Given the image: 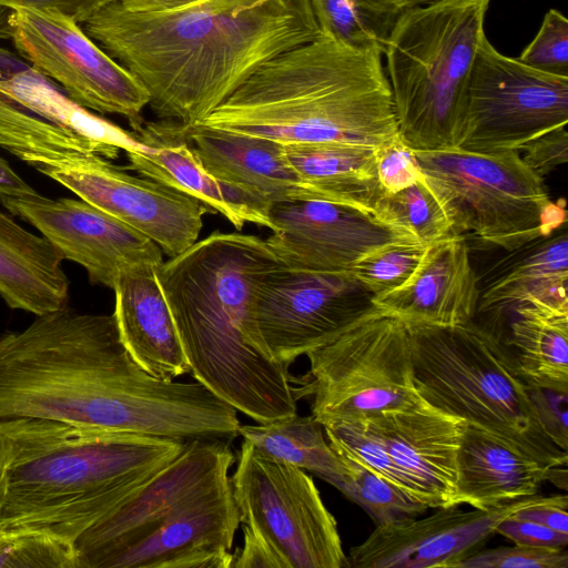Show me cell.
<instances>
[{
  "label": "cell",
  "mask_w": 568,
  "mask_h": 568,
  "mask_svg": "<svg viewBox=\"0 0 568 568\" xmlns=\"http://www.w3.org/2000/svg\"><path fill=\"white\" fill-rule=\"evenodd\" d=\"M377 178L385 193H394L416 182L422 172L415 152L399 135L375 148Z\"/></svg>",
  "instance_id": "39"
},
{
  "label": "cell",
  "mask_w": 568,
  "mask_h": 568,
  "mask_svg": "<svg viewBox=\"0 0 568 568\" xmlns=\"http://www.w3.org/2000/svg\"><path fill=\"white\" fill-rule=\"evenodd\" d=\"M189 443L39 418L0 419V527L75 542Z\"/></svg>",
  "instance_id": "4"
},
{
  "label": "cell",
  "mask_w": 568,
  "mask_h": 568,
  "mask_svg": "<svg viewBox=\"0 0 568 568\" xmlns=\"http://www.w3.org/2000/svg\"><path fill=\"white\" fill-rule=\"evenodd\" d=\"M524 64L548 74L568 78V21L558 10L550 9L521 54Z\"/></svg>",
  "instance_id": "37"
},
{
  "label": "cell",
  "mask_w": 568,
  "mask_h": 568,
  "mask_svg": "<svg viewBox=\"0 0 568 568\" xmlns=\"http://www.w3.org/2000/svg\"><path fill=\"white\" fill-rule=\"evenodd\" d=\"M384 223L404 230L429 245L453 234V223L436 192L423 175L394 193H384L374 209Z\"/></svg>",
  "instance_id": "32"
},
{
  "label": "cell",
  "mask_w": 568,
  "mask_h": 568,
  "mask_svg": "<svg viewBox=\"0 0 568 568\" xmlns=\"http://www.w3.org/2000/svg\"><path fill=\"white\" fill-rule=\"evenodd\" d=\"M183 442H233L237 410L199 382L156 378L121 342L113 314L68 305L0 336V419Z\"/></svg>",
  "instance_id": "1"
},
{
  "label": "cell",
  "mask_w": 568,
  "mask_h": 568,
  "mask_svg": "<svg viewBox=\"0 0 568 568\" xmlns=\"http://www.w3.org/2000/svg\"><path fill=\"white\" fill-rule=\"evenodd\" d=\"M234 462L227 443L190 442L140 491L75 540L80 568H102L109 558L143 540L179 501L229 471Z\"/></svg>",
  "instance_id": "18"
},
{
  "label": "cell",
  "mask_w": 568,
  "mask_h": 568,
  "mask_svg": "<svg viewBox=\"0 0 568 568\" xmlns=\"http://www.w3.org/2000/svg\"><path fill=\"white\" fill-rule=\"evenodd\" d=\"M2 205L34 226L62 261L81 265L93 284L113 290L122 274L163 262L151 239L80 197L53 200L38 193Z\"/></svg>",
  "instance_id": "15"
},
{
  "label": "cell",
  "mask_w": 568,
  "mask_h": 568,
  "mask_svg": "<svg viewBox=\"0 0 568 568\" xmlns=\"http://www.w3.org/2000/svg\"><path fill=\"white\" fill-rule=\"evenodd\" d=\"M376 307L373 295L351 271L314 272L280 262L265 275L257 293V344L265 356L290 367Z\"/></svg>",
  "instance_id": "13"
},
{
  "label": "cell",
  "mask_w": 568,
  "mask_h": 568,
  "mask_svg": "<svg viewBox=\"0 0 568 568\" xmlns=\"http://www.w3.org/2000/svg\"><path fill=\"white\" fill-rule=\"evenodd\" d=\"M0 568H80L75 544L47 531L0 527Z\"/></svg>",
  "instance_id": "35"
},
{
  "label": "cell",
  "mask_w": 568,
  "mask_h": 568,
  "mask_svg": "<svg viewBox=\"0 0 568 568\" xmlns=\"http://www.w3.org/2000/svg\"><path fill=\"white\" fill-rule=\"evenodd\" d=\"M306 356L310 371L295 377L297 396L312 397L311 415L323 426L424 402L414 382L406 324L383 308Z\"/></svg>",
  "instance_id": "9"
},
{
  "label": "cell",
  "mask_w": 568,
  "mask_h": 568,
  "mask_svg": "<svg viewBox=\"0 0 568 568\" xmlns=\"http://www.w3.org/2000/svg\"><path fill=\"white\" fill-rule=\"evenodd\" d=\"M133 132L144 149L125 153L129 161L125 169L189 194L213 213L222 214L237 230L245 223L272 230L268 216L272 203L210 174L193 152L185 126L169 120L145 121Z\"/></svg>",
  "instance_id": "20"
},
{
  "label": "cell",
  "mask_w": 568,
  "mask_h": 568,
  "mask_svg": "<svg viewBox=\"0 0 568 568\" xmlns=\"http://www.w3.org/2000/svg\"><path fill=\"white\" fill-rule=\"evenodd\" d=\"M480 292L478 312L532 304L568 312L566 223L519 248Z\"/></svg>",
  "instance_id": "26"
},
{
  "label": "cell",
  "mask_w": 568,
  "mask_h": 568,
  "mask_svg": "<svg viewBox=\"0 0 568 568\" xmlns=\"http://www.w3.org/2000/svg\"><path fill=\"white\" fill-rule=\"evenodd\" d=\"M0 36L11 41L32 69L59 84L81 106L124 116L139 130L149 105L145 88L111 58L73 18L50 8L9 4L0 8Z\"/></svg>",
  "instance_id": "11"
},
{
  "label": "cell",
  "mask_w": 568,
  "mask_h": 568,
  "mask_svg": "<svg viewBox=\"0 0 568 568\" xmlns=\"http://www.w3.org/2000/svg\"><path fill=\"white\" fill-rule=\"evenodd\" d=\"M506 337L498 339L528 385L568 393V312L532 305L513 307Z\"/></svg>",
  "instance_id": "28"
},
{
  "label": "cell",
  "mask_w": 568,
  "mask_h": 568,
  "mask_svg": "<svg viewBox=\"0 0 568 568\" xmlns=\"http://www.w3.org/2000/svg\"><path fill=\"white\" fill-rule=\"evenodd\" d=\"M457 568H568L566 549H546L516 545L480 549Z\"/></svg>",
  "instance_id": "38"
},
{
  "label": "cell",
  "mask_w": 568,
  "mask_h": 568,
  "mask_svg": "<svg viewBox=\"0 0 568 568\" xmlns=\"http://www.w3.org/2000/svg\"><path fill=\"white\" fill-rule=\"evenodd\" d=\"M156 268L141 267L120 276L113 287V316L135 363L156 378L174 381L190 373V366Z\"/></svg>",
  "instance_id": "23"
},
{
  "label": "cell",
  "mask_w": 568,
  "mask_h": 568,
  "mask_svg": "<svg viewBox=\"0 0 568 568\" xmlns=\"http://www.w3.org/2000/svg\"><path fill=\"white\" fill-rule=\"evenodd\" d=\"M425 181L443 201L453 234L515 251L566 223L544 178L518 150L479 153L459 148L414 151Z\"/></svg>",
  "instance_id": "8"
},
{
  "label": "cell",
  "mask_w": 568,
  "mask_h": 568,
  "mask_svg": "<svg viewBox=\"0 0 568 568\" xmlns=\"http://www.w3.org/2000/svg\"><path fill=\"white\" fill-rule=\"evenodd\" d=\"M568 470L567 466L550 467L547 470L546 480H549L555 486L566 490L568 486Z\"/></svg>",
  "instance_id": "48"
},
{
  "label": "cell",
  "mask_w": 568,
  "mask_h": 568,
  "mask_svg": "<svg viewBox=\"0 0 568 568\" xmlns=\"http://www.w3.org/2000/svg\"><path fill=\"white\" fill-rule=\"evenodd\" d=\"M491 0H440L404 10L385 45L399 138L414 151L458 148L465 84Z\"/></svg>",
  "instance_id": "7"
},
{
  "label": "cell",
  "mask_w": 568,
  "mask_h": 568,
  "mask_svg": "<svg viewBox=\"0 0 568 568\" xmlns=\"http://www.w3.org/2000/svg\"><path fill=\"white\" fill-rule=\"evenodd\" d=\"M243 531V547L232 552L231 568H284L280 557L263 538L245 526Z\"/></svg>",
  "instance_id": "44"
},
{
  "label": "cell",
  "mask_w": 568,
  "mask_h": 568,
  "mask_svg": "<svg viewBox=\"0 0 568 568\" xmlns=\"http://www.w3.org/2000/svg\"><path fill=\"white\" fill-rule=\"evenodd\" d=\"M239 435L264 456L311 471L329 485L346 474L323 425L312 415L295 414L265 424L240 425Z\"/></svg>",
  "instance_id": "29"
},
{
  "label": "cell",
  "mask_w": 568,
  "mask_h": 568,
  "mask_svg": "<svg viewBox=\"0 0 568 568\" xmlns=\"http://www.w3.org/2000/svg\"><path fill=\"white\" fill-rule=\"evenodd\" d=\"M321 31L361 50L385 51L399 0H313Z\"/></svg>",
  "instance_id": "31"
},
{
  "label": "cell",
  "mask_w": 568,
  "mask_h": 568,
  "mask_svg": "<svg viewBox=\"0 0 568 568\" xmlns=\"http://www.w3.org/2000/svg\"><path fill=\"white\" fill-rule=\"evenodd\" d=\"M520 150L524 162L536 173L544 175L568 160V133L566 126L557 128L528 142Z\"/></svg>",
  "instance_id": "41"
},
{
  "label": "cell",
  "mask_w": 568,
  "mask_h": 568,
  "mask_svg": "<svg viewBox=\"0 0 568 568\" xmlns=\"http://www.w3.org/2000/svg\"><path fill=\"white\" fill-rule=\"evenodd\" d=\"M437 1H440V0H399L404 10L414 8V7L429 4L433 2H437Z\"/></svg>",
  "instance_id": "49"
},
{
  "label": "cell",
  "mask_w": 568,
  "mask_h": 568,
  "mask_svg": "<svg viewBox=\"0 0 568 568\" xmlns=\"http://www.w3.org/2000/svg\"><path fill=\"white\" fill-rule=\"evenodd\" d=\"M336 454L344 463L346 474L331 485L364 509L376 526L422 516L428 510L427 506L408 498L352 457Z\"/></svg>",
  "instance_id": "33"
},
{
  "label": "cell",
  "mask_w": 568,
  "mask_h": 568,
  "mask_svg": "<svg viewBox=\"0 0 568 568\" xmlns=\"http://www.w3.org/2000/svg\"><path fill=\"white\" fill-rule=\"evenodd\" d=\"M230 480L240 524L263 538L284 568H348L337 523L304 469L243 439Z\"/></svg>",
  "instance_id": "10"
},
{
  "label": "cell",
  "mask_w": 568,
  "mask_h": 568,
  "mask_svg": "<svg viewBox=\"0 0 568 568\" xmlns=\"http://www.w3.org/2000/svg\"><path fill=\"white\" fill-rule=\"evenodd\" d=\"M480 292L466 240L452 234L429 244L410 280L374 304L404 322L465 325L477 314Z\"/></svg>",
  "instance_id": "21"
},
{
  "label": "cell",
  "mask_w": 568,
  "mask_h": 568,
  "mask_svg": "<svg viewBox=\"0 0 568 568\" xmlns=\"http://www.w3.org/2000/svg\"><path fill=\"white\" fill-rule=\"evenodd\" d=\"M0 148L36 170L81 153L113 160L100 144L55 125L1 91Z\"/></svg>",
  "instance_id": "30"
},
{
  "label": "cell",
  "mask_w": 568,
  "mask_h": 568,
  "mask_svg": "<svg viewBox=\"0 0 568 568\" xmlns=\"http://www.w3.org/2000/svg\"><path fill=\"white\" fill-rule=\"evenodd\" d=\"M323 427L335 453L352 457L408 498L427 506L419 488L397 466L386 448L367 430L361 419L333 422Z\"/></svg>",
  "instance_id": "34"
},
{
  "label": "cell",
  "mask_w": 568,
  "mask_h": 568,
  "mask_svg": "<svg viewBox=\"0 0 568 568\" xmlns=\"http://www.w3.org/2000/svg\"><path fill=\"white\" fill-rule=\"evenodd\" d=\"M36 194H38V192L0 156V203L3 204L10 199L26 197Z\"/></svg>",
  "instance_id": "46"
},
{
  "label": "cell",
  "mask_w": 568,
  "mask_h": 568,
  "mask_svg": "<svg viewBox=\"0 0 568 568\" xmlns=\"http://www.w3.org/2000/svg\"><path fill=\"white\" fill-rule=\"evenodd\" d=\"M37 171L141 232L169 257L193 245L204 214L213 213L189 194L132 175L94 153L77 154Z\"/></svg>",
  "instance_id": "14"
},
{
  "label": "cell",
  "mask_w": 568,
  "mask_h": 568,
  "mask_svg": "<svg viewBox=\"0 0 568 568\" xmlns=\"http://www.w3.org/2000/svg\"><path fill=\"white\" fill-rule=\"evenodd\" d=\"M278 263L265 240L215 231L156 268L193 378L257 424L297 414L295 377L261 352L254 325Z\"/></svg>",
  "instance_id": "3"
},
{
  "label": "cell",
  "mask_w": 568,
  "mask_h": 568,
  "mask_svg": "<svg viewBox=\"0 0 568 568\" xmlns=\"http://www.w3.org/2000/svg\"><path fill=\"white\" fill-rule=\"evenodd\" d=\"M527 389L544 432L568 453V393L528 384Z\"/></svg>",
  "instance_id": "40"
},
{
  "label": "cell",
  "mask_w": 568,
  "mask_h": 568,
  "mask_svg": "<svg viewBox=\"0 0 568 568\" xmlns=\"http://www.w3.org/2000/svg\"><path fill=\"white\" fill-rule=\"evenodd\" d=\"M567 506V495L544 496L535 504L520 508L514 515L568 535Z\"/></svg>",
  "instance_id": "43"
},
{
  "label": "cell",
  "mask_w": 568,
  "mask_h": 568,
  "mask_svg": "<svg viewBox=\"0 0 568 568\" xmlns=\"http://www.w3.org/2000/svg\"><path fill=\"white\" fill-rule=\"evenodd\" d=\"M405 324L415 386L426 403L548 468L567 466V453L544 432L526 382L489 331L474 321L455 326Z\"/></svg>",
  "instance_id": "6"
},
{
  "label": "cell",
  "mask_w": 568,
  "mask_h": 568,
  "mask_svg": "<svg viewBox=\"0 0 568 568\" xmlns=\"http://www.w3.org/2000/svg\"><path fill=\"white\" fill-rule=\"evenodd\" d=\"M547 470L495 435L466 423L457 455L458 504L486 510L537 495Z\"/></svg>",
  "instance_id": "24"
},
{
  "label": "cell",
  "mask_w": 568,
  "mask_h": 568,
  "mask_svg": "<svg viewBox=\"0 0 568 568\" xmlns=\"http://www.w3.org/2000/svg\"><path fill=\"white\" fill-rule=\"evenodd\" d=\"M125 9L133 11H156L176 8L196 0H113Z\"/></svg>",
  "instance_id": "47"
},
{
  "label": "cell",
  "mask_w": 568,
  "mask_h": 568,
  "mask_svg": "<svg viewBox=\"0 0 568 568\" xmlns=\"http://www.w3.org/2000/svg\"><path fill=\"white\" fill-rule=\"evenodd\" d=\"M496 534L513 540L516 545L526 547L566 549L568 545V535L532 520L519 518L514 514L498 524Z\"/></svg>",
  "instance_id": "42"
},
{
  "label": "cell",
  "mask_w": 568,
  "mask_h": 568,
  "mask_svg": "<svg viewBox=\"0 0 568 568\" xmlns=\"http://www.w3.org/2000/svg\"><path fill=\"white\" fill-rule=\"evenodd\" d=\"M382 55L321 31L261 65L199 124L283 144L376 148L399 135Z\"/></svg>",
  "instance_id": "5"
},
{
  "label": "cell",
  "mask_w": 568,
  "mask_h": 568,
  "mask_svg": "<svg viewBox=\"0 0 568 568\" xmlns=\"http://www.w3.org/2000/svg\"><path fill=\"white\" fill-rule=\"evenodd\" d=\"M272 235L265 241L287 267L314 272L349 271L363 256L387 244L416 241L372 212L323 200L273 202Z\"/></svg>",
  "instance_id": "16"
},
{
  "label": "cell",
  "mask_w": 568,
  "mask_h": 568,
  "mask_svg": "<svg viewBox=\"0 0 568 568\" xmlns=\"http://www.w3.org/2000/svg\"><path fill=\"white\" fill-rule=\"evenodd\" d=\"M298 175L323 201L348 204L374 214L385 193L376 170L375 148L345 142L284 144Z\"/></svg>",
  "instance_id": "27"
},
{
  "label": "cell",
  "mask_w": 568,
  "mask_h": 568,
  "mask_svg": "<svg viewBox=\"0 0 568 568\" xmlns=\"http://www.w3.org/2000/svg\"><path fill=\"white\" fill-rule=\"evenodd\" d=\"M567 122L568 78L504 55L485 36L462 97L458 148L479 153L520 151Z\"/></svg>",
  "instance_id": "12"
},
{
  "label": "cell",
  "mask_w": 568,
  "mask_h": 568,
  "mask_svg": "<svg viewBox=\"0 0 568 568\" xmlns=\"http://www.w3.org/2000/svg\"><path fill=\"white\" fill-rule=\"evenodd\" d=\"M113 0H0V8L9 4H29L34 7L55 9L79 23Z\"/></svg>",
  "instance_id": "45"
},
{
  "label": "cell",
  "mask_w": 568,
  "mask_h": 568,
  "mask_svg": "<svg viewBox=\"0 0 568 568\" xmlns=\"http://www.w3.org/2000/svg\"><path fill=\"white\" fill-rule=\"evenodd\" d=\"M62 258L41 235L0 210V297L14 310L37 315L68 304Z\"/></svg>",
  "instance_id": "25"
},
{
  "label": "cell",
  "mask_w": 568,
  "mask_h": 568,
  "mask_svg": "<svg viewBox=\"0 0 568 568\" xmlns=\"http://www.w3.org/2000/svg\"><path fill=\"white\" fill-rule=\"evenodd\" d=\"M544 496L534 495L490 509L438 507L432 515L376 526L347 555L348 568H457L483 549L496 527Z\"/></svg>",
  "instance_id": "17"
},
{
  "label": "cell",
  "mask_w": 568,
  "mask_h": 568,
  "mask_svg": "<svg viewBox=\"0 0 568 568\" xmlns=\"http://www.w3.org/2000/svg\"><path fill=\"white\" fill-rule=\"evenodd\" d=\"M185 128L193 152L216 179L258 194L271 203L321 200L293 168L283 143L201 124Z\"/></svg>",
  "instance_id": "22"
},
{
  "label": "cell",
  "mask_w": 568,
  "mask_h": 568,
  "mask_svg": "<svg viewBox=\"0 0 568 568\" xmlns=\"http://www.w3.org/2000/svg\"><path fill=\"white\" fill-rule=\"evenodd\" d=\"M85 33L148 91L159 120L201 123L261 65L315 39L313 0H196L133 11L111 2Z\"/></svg>",
  "instance_id": "2"
},
{
  "label": "cell",
  "mask_w": 568,
  "mask_h": 568,
  "mask_svg": "<svg viewBox=\"0 0 568 568\" xmlns=\"http://www.w3.org/2000/svg\"><path fill=\"white\" fill-rule=\"evenodd\" d=\"M361 420L419 488L428 508L459 505L457 455L465 420L425 400L412 408L381 412Z\"/></svg>",
  "instance_id": "19"
},
{
  "label": "cell",
  "mask_w": 568,
  "mask_h": 568,
  "mask_svg": "<svg viewBox=\"0 0 568 568\" xmlns=\"http://www.w3.org/2000/svg\"><path fill=\"white\" fill-rule=\"evenodd\" d=\"M428 245L396 242L369 252L349 270L373 301L405 285L419 266Z\"/></svg>",
  "instance_id": "36"
}]
</instances>
